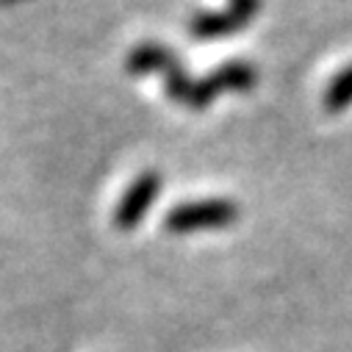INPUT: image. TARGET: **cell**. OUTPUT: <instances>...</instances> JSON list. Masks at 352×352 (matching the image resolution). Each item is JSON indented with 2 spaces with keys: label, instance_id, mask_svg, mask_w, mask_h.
Wrapping results in <instances>:
<instances>
[{
  "label": "cell",
  "instance_id": "6da1fadb",
  "mask_svg": "<svg viewBox=\"0 0 352 352\" xmlns=\"http://www.w3.org/2000/svg\"><path fill=\"white\" fill-rule=\"evenodd\" d=\"M241 217L239 206L233 200H197V203H181L164 217V228L169 233H200V230H222L230 228Z\"/></svg>",
  "mask_w": 352,
  "mask_h": 352
},
{
  "label": "cell",
  "instance_id": "7a4b0ae2",
  "mask_svg": "<svg viewBox=\"0 0 352 352\" xmlns=\"http://www.w3.org/2000/svg\"><path fill=\"white\" fill-rule=\"evenodd\" d=\"M158 192H161V172H155V169L142 172L139 178L125 189V195H122V200L114 211V225L120 230H133L144 219V214L153 208Z\"/></svg>",
  "mask_w": 352,
  "mask_h": 352
},
{
  "label": "cell",
  "instance_id": "3957f363",
  "mask_svg": "<svg viewBox=\"0 0 352 352\" xmlns=\"http://www.w3.org/2000/svg\"><path fill=\"white\" fill-rule=\"evenodd\" d=\"M247 28V20H241L233 9L225 12H197L189 20V34L197 39H217V36H228Z\"/></svg>",
  "mask_w": 352,
  "mask_h": 352
},
{
  "label": "cell",
  "instance_id": "277c9868",
  "mask_svg": "<svg viewBox=\"0 0 352 352\" xmlns=\"http://www.w3.org/2000/svg\"><path fill=\"white\" fill-rule=\"evenodd\" d=\"M322 103H324V109H327L330 114H338V111H344V109L352 103V64L344 67V69H338V72L330 78Z\"/></svg>",
  "mask_w": 352,
  "mask_h": 352
},
{
  "label": "cell",
  "instance_id": "5b68a950",
  "mask_svg": "<svg viewBox=\"0 0 352 352\" xmlns=\"http://www.w3.org/2000/svg\"><path fill=\"white\" fill-rule=\"evenodd\" d=\"M230 9L241 17V20H252L258 12H261V0H230Z\"/></svg>",
  "mask_w": 352,
  "mask_h": 352
}]
</instances>
